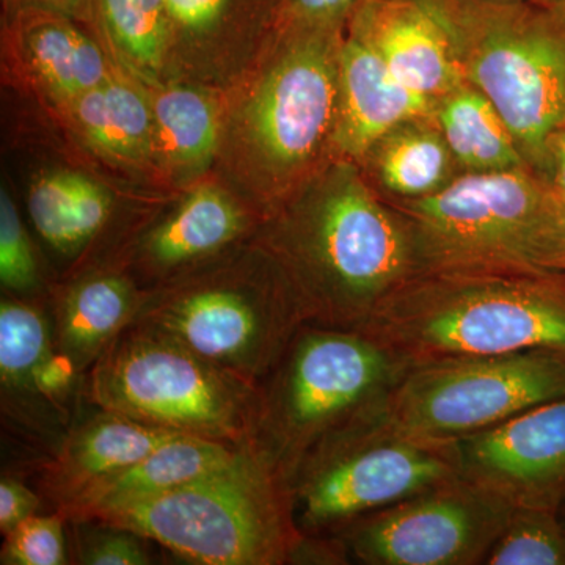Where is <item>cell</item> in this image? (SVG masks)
<instances>
[{
  "instance_id": "ba28073f",
  "label": "cell",
  "mask_w": 565,
  "mask_h": 565,
  "mask_svg": "<svg viewBox=\"0 0 565 565\" xmlns=\"http://www.w3.org/2000/svg\"><path fill=\"white\" fill-rule=\"evenodd\" d=\"M81 393L99 411L243 446L250 437L256 386L132 323L85 373Z\"/></svg>"
},
{
  "instance_id": "484cf974",
  "label": "cell",
  "mask_w": 565,
  "mask_h": 565,
  "mask_svg": "<svg viewBox=\"0 0 565 565\" xmlns=\"http://www.w3.org/2000/svg\"><path fill=\"white\" fill-rule=\"evenodd\" d=\"M433 114L462 173L527 167L500 111L468 82L435 99Z\"/></svg>"
},
{
  "instance_id": "cb8c5ba5",
  "label": "cell",
  "mask_w": 565,
  "mask_h": 565,
  "mask_svg": "<svg viewBox=\"0 0 565 565\" xmlns=\"http://www.w3.org/2000/svg\"><path fill=\"white\" fill-rule=\"evenodd\" d=\"M356 166L386 202L427 199L462 174L433 111L394 126Z\"/></svg>"
},
{
  "instance_id": "ffe728a7",
  "label": "cell",
  "mask_w": 565,
  "mask_h": 565,
  "mask_svg": "<svg viewBox=\"0 0 565 565\" xmlns=\"http://www.w3.org/2000/svg\"><path fill=\"white\" fill-rule=\"evenodd\" d=\"M178 433L99 411L71 427L40 471L39 493L55 511L131 467Z\"/></svg>"
},
{
  "instance_id": "603a6c76",
  "label": "cell",
  "mask_w": 565,
  "mask_h": 565,
  "mask_svg": "<svg viewBox=\"0 0 565 565\" xmlns=\"http://www.w3.org/2000/svg\"><path fill=\"white\" fill-rule=\"evenodd\" d=\"M236 448L193 435H174L152 449L150 455L99 482L58 512L68 522H77L98 519L107 512L151 500L214 470L226 462Z\"/></svg>"
},
{
  "instance_id": "f1b7e54d",
  "label": "cell",
  "mask_w": 565,
  "mask_h": 565,
  "mask_svg": "<svg viewBox=\"0 0 565 565\" xmlns=\"http://www.w3.org/2000/svg\"><path fill=\"white\" fill-rule=\"evenodd\" d=\"M73 526L71 564L82 565H148L152 556L150 539L128 527L111 525L102 520H77Z\"/></svg>"
},
{
  "instance_id": "d6a6232c",
  "label": "cell",
  "mask_w": 565,
  "mask_h": 565,
  "mask_svg": "<svg viewBox=\"0 0 565 565\" xmlns=\"http://www.w3.org/2000/svg\"><path fill=\"white\" fill-rule=\"evenodd\" d=\"M114 206V195L106 185L79 173L71 212V255L82 250L106 228Z\"/></svg>"
},
{
  "instance_id": "d6986e66",
  "label": "cell",
  "mask_w": 565,
  "mask_h": 565,
  "mask_svg": "<svg viewBox=\"0 0 565 565\" xmlns=\"http://www.w3.org/2000/svg\"><path fill=\"white\" fill-rule=\"evenodd\" d=\"M434 106V99L405 87L370 47L344 32L338 77L334 159L359 163L374 141L390 129L430 114Z\"/></svg>"
},
{
  "instance_id": "e0dca14e",
  "label": "cell",
  "mask_w": 565,
  "mask_h": 565,
  "mask_svg": "<svg viewBox=\"0 0 565 565\" xmlns=\"http://www.w3.org/2000/svg\"><path fill=\"white\" fill-rule=\"evenodd\" d=\"M81 22L55 11L25 9L7 14V51L22 77L57 109L110 79L111 66Z\"/></svg>"
},
{
  "instance_id": "f546056e",
  "label": "cell",
  "mask_w": 565,
  "mask_h": 565,
  "mask_svg": "<svg viewBox=\"0 0 565 565\" xmlns=\"http://www.w3.org/2000/svg\"><path fill=\"white\" fill-rule=\"evenodd\" d=\"M79 173L54 170L33 181L28 210L41 239L55 252L71 255L70 225Z\"/></svg>"
},
{
  "instance_id": "3957f363",
  "label": "cell",
  "mask_w": 565,
  "mask_h": 565,
  "mask_svg": "<svg viewBox=\"0 0 565 565\" xmlns=\"http://www.w3.org/2000/svg\"><path fill=\"white\" fill-rule=\"evenodd\" d=\"M363 332L414 363L533 351L565 356V273L419 275L381 305Z\"/></svg>"
},
{
  "instance_id": "7a4b0ae2",
  "label": "cell",
  "mask_w": 565,
  "mask_h": 565,
  "mask_svg": "<svg viewBox=\"0 0 565 565\" xmlns=\"http://www.w3.org/2000/svg\"><path fill=\"white\" fill-rule=\"evenodd\" d=\"M345 29H275L225 98L226 173L262 218L333 161Z\"/></svg>"
},
{
  "instance_id": "4316f807",
  "label": "cell",
  "mask_w": 565,
  "mask_h": 565,
  "mask_svg": "<svg viewBox=\"0 0 565 565\" xmlns=\"http://www.w3.org/2000/svg\"><path fill=\"white\" fill-rule=\"evenodd\" d=\"M96 18L122 73L143 85L167 82L172 22L166 0H96Z\"/></svg>"
},
{
  "instance_id": "f35d334b",
  "label": "cell",
  "mask_w": 565,
  "mask_h": 565,
  "mask_svg": "<svg viewBox=\"0 0 565 565\" xmlns=\"http://www.w3.org/2000/svg\"><path fill=\"white\" fill-rule=\"evenodd\" d=\"M557 512H559L561 519H563V522L565 523V501L561 504L559 511Z\"/></svg>"
},
{
  "instance_id": "4fadbf2b",
  "label": "cell",
  "mask_w": 565,
  "mask_h": 565,
  "mask_svg": "<svg viewBox=\"0 0 565 565\" xmlns=\"http://www.w3.org/2000/svg\"><path fill=\"white\" fill-rule=\"evenodd\" d=\"M457 475L515 508L559 511L565 501V396L451 441Z\"/></svg>"
},
{
  "instance_id": "5b68a950",
  "label": "cell",
  "mask_w": 565,
  "mask_h": 565,
  "mask_svg": "<svg viewBox=\"0 0 565 565\" xmlns=\"http://www.w3.org/2000/svg\"><path fill=\"white\" fill-rule=\"evenodd\" d=\"M134 323L258 386L307 319L280 266L250 239L148 289Z\"/></svg>"
},
{
  "instance_id": "8992f818",
  "label": "cell",
  "mask_w": 565,
  "mask_h": 565,
  "mask_svg": "<svg viewBox=\"0 0 565 565\" xmlns=\"http://www.w3.org/2000/svg\"><path fill=\"white\" fill-rule=\"evenodd\" d=\"M444 31L460 76L482 93L541 177L565 126V7L550 0H418Z\"/></svg>"
},
{
  "instance_id": "1f68e13d",
  "label": "cell",
  "mask_w": 565,
  "mask_h": 565,
  "mask_svg": "<svg viewBox=\"0 0 565 565\" xmlns=\"http://www.w3.org/2000/svg\"><path fill=\"white\" fill-rule=\"evenodd\" d=\"M65 525L62 512L29 516L9 534L3 535L0 550L2 565H65L71 564L66 552Z\"/></svg>"
},
{
  "instance_id": "5bb4252c",
  "label": "cell",
  "mask_w": 565,
  "mask_h": 565,
  "mask_svg": "<svg viewBox=\"0 0 565 565\" xmlns=\"http://www.w3.org/2000/svg\"><path fill=\"white\" fill-rule=\"evenodd\" d=\"M77 373L54 340L51 311L40 300L3 296L0 302L2 415L39 437L62 433L71 399L82 392Z\"/></svg>"
},
{
  "instance_id": "e575fe53",
  "label": "cell",
  "mask_w": 565,
  "mask_h": 565,
  "mask_svg": "<svg viewBox=\"0 0 565 565\" xmlns=\"http://www.w3.org/2000/svg\"><path fill=\"white\" fill-rule=\"evenodd\" d=\"M43 497L13 476L0 479V533L9 534L29 516L39 514Z\"/></svg>"
},
{
  "instance_id": "44dd1931",
  "label": "cell",
  "mask_w": 565,
  "mask_h": 565,
  "mask_svg": "<svg viewBox=\"0 0 565 565\" xmlns=\"http://www.w3.org/2000/svg\"><path fill=\"white\" fill-rule=\"evenodd\" d=\"M148 289L118 264L88 270L55 289L51 319L58 351L85 375L139 316Z\"/></svg>"
},
{
  "instance_id": "ab89813d",
  "label": "cell",
  "mask_w": 565,
  "mask_h": 565,
  "mask_svg": "<svg viewBox=\"0 0 565 565\" xmlns=\"http://www.w3.org/2000/svg\"><path fill=\"white\" fill-rule=\"evenodd\" d=\"M550 2L559 3V6L565 7V0H550Z\"/></svg>"
},
{
  "instance_id": "ac0fdd59",
  "label": "cell",
  "mask_w": 565,
  "mask_h": 565,
  "mask_svg": "<svg viewBox=\"0 0 565 565\" xmlns=\"http://www.w3.org/2000/svg\"><path fill=\"white\" fill-rule=\"evenodd\" d=\"M345 32L370 47L405 87L434 102L463 81L444 31L418 0H363Z\"/></svg>"
},
{
  "instance_id": "6da1fadb",
  "label": "cell",
  "mask_w": 565,
  "mask_h": 565,
  "mask_svg": "<svg viewBox=\"0 0 565 565\" xmlns=\"http://www.w3.org/2000/svg\"><path fill=\"white\" fill-rule=\"evenodd\" d=\"M291 282L305 319L363 330L405 282L427 273L414 223L333 159L264 217L252 237Z\"/></svg>"
},
{
  "instance_id": "30bf717a",
  "label": "cell",
  "mask_w": 565,
  "mask_h": 565,
  "mask_svg": "<svg viewBox=\"0 0 565 565\" xmlns=\"http://www.w3.org/2000/svg\"><path fill=\"white\" fill-rule=\"evenodd\" d=\"M457 476L451 444L405 434L382 408L319 445L286 487L300 533L334 535Z\"/></svg>"
},
{
  "instance_id": "8d00e7d4",
  "label": "cell",
  "mask_w": 565,
  "mask_h": 565,
  "mask_svg": "<svg viewBox=\"0 0 565 565\" xmlns=\"http://www.w3.org/2000/svg\"><path fill=\"white\" fill-rule=\"evenodd\" d=\"M552 192L565 203V126L546 140L544 170L541 174Z\"/></svg>"
},
{
  "instance_id": "9c48e42d",
  "label": "cell",
  "mask_w": 565,
  "mask_h": 565,
  "mask_svg": "<svg viewBox=\"0 0 565 565\" xmlns=\"http://www.w3.org/2000/svg\"><path fill=\"white\" fill-rule=\"evenodd\" d=\"M388 203L414 223L426 274L550 270L563 202L527 167L462 173L433 196Z\"/></svg>"
},
{
  "instance_id": "836d02e7",
  "label": "cell",
  "mask_w": 565,
  "mask_h": 565,
  "mask_svg": "<svg viewBox=\"0 0 565 565\" xmlns=\"http://www.w3.org/2000/svg\"><path fill=\"white\" fill-rule=\"evenodd\" d=\"M363 0H274L275 29H345Z\"/></svg>"
},
{
  "instance_id": "7402d4cb",
  "label": "cell",
  "mask_w": 565,
  "mask_h": 565,
  "mask_svg": "<svg viewBox=\"0 0 565 565\" xmlns=\"http://www.w3.org/2000/svg\"><path fill=\"white\" fill-rule=\"evenodd\" d=\"M143 87L154 118L156 167L178 181L210 169L221 154L225 98L215 88L184 81Z\"/></svg>"
},
{
  "instance_id": "9a60e30c",
  "label": "cell",
  "mask_w": 565,
  "mask_h": 565,
  "mask_svg": "<svg viewBox=\"0 0 565 565\" xmlns=\"http://www.w3.org/2000/svg\"><path fill=\"white\" fill-rule=\"evenodd\" d=\"M262 221L237 193L202 182L170 214L141 233L117 264L141 288H158L247 243Z\"/></svg>"
},
{
  "instance_id": "83f0119b",
  "label": "cell",
  "mask_w": 565,
  "mask_h": 565,
  "mask_svg": "<svg viewBox=\"0 0 565 565\" xmlns=\"http://www.w3.org/2000/svg\"><path fill=\"white\" fill-rule=\"evenodd\" d=\"M486 565H565V523L559 512L515 508Z\"/></svg>"
},
{
  "instance_id": "d4e9b609",
  "label": "cell",
  "mask_w": 565,
  "mask_h": 565,
  "mask_svg": "<svg viewBox=\"0 0 565 565\" xmlns=\"http://www.w3.org/2000/svg\"><path fill=\"white\" fill-rule=\"evenodd\" d=\"M58 110L82 139L109 161L131 169L156 167L150 98L143 85L129 74L117 71Z\"/></svg>"
},
{
  "instance_id": "7c38bea8",
  "label": "cell",
  "mask_w": 565,
  "mask_h": 565,
  "mask_svg": "<svg viewBox=\"0 0 565 565\" xmlns=\"http://www.w3.org/2000/svg\"><path fill=\"white\" fill-rule=\"evenodd\" d=\"M514 509L500 494L457 476L334 535L353 563L481 565Z\"/></svg>"
},
{
  "instance_id": "277c9868",
  "label": "cell",
  "mask_w": 565,
  "mask_h": 565,
  "mask_svg": "<svg viewBox=\"0 0 565 565\" xmlns=\"http://www.w3.org/2000/svg\"><path fill=\"white\" fill-rule=\"evenodd\" d=\"M414 364L363 330L303 323L256 386L248 445L288 486L319 445L385 408Z\"/></svg>"
},
{
  "instance_id": "d590c367",
  "label": "cell",
  "mask_w": 565,
  "mask_h": 565,
  "mask_svg": "<svg viewBox=\"0 0 565 565\" xmlns=\"http://www.w3.org/2000/svg\"><path fill=\"white\" fill-rule=\"evenodd\" d=\"M7 14L18 10L39 9L65 14L77 22H93L96 18V0H3Z\"/></svg>"
},
{
  "instance_id": "8fae6325",
  "label": "cell",
  "mask_w": 565,
  "mask_h": 565,
  "mask_svg": "<svg viewBox=\"0 0 565 565\" xmlns=\"http://www.w3.org/2000/svg\"><path fill=\"white\" fill-rule=\"evenodd\" d=\"M565 396V356L533 351L415 363L385 414L405 434L451 444Z\"/></svg>"
},
{
  "instance_id": "74e56055",
  "label": "cell",
  "mask_w": 565,
  "mask_h": 565,
  "mask_svg": "<svg viewBox=\"0 0 565 565\" xmlns=\"http://www.w3.org/2000/svg\"><path fill=\"white\" fill-rule=\"evenodd\" d=\"M548 269L565 273V203L561 206L555 234H553L552 248H550Z\"/></svg>"
},
{
  "instance_id": "2e32d148",
  "label": "cell",
  "mask_w": 565,
  "mask_h": 565,
  "mask_svg": "<svg viewBox=\"0 0 565 565\" xmlns=\"http://www.w3.org/2000/svg\"><path fill=\"white\" fill-rule=\"evenodd\" d=\"M172 22L170 81L230 88L275 31L273 0H166Z\"/></svg>"
},
{
  "instance_id": "52a82bcc",
  "label": "cell",
  "mask_w": 565,
  "mask_h": 565,
  "mask_svg": "<svg viewBox=\"0 0 565 565\" xmlns=\"http://www.w3.org/2000/svg\"><path fill=\"white\" fill-rule=\"evenodd\" d=\"M93 520L199 565L292 564L303 539L288 487L248 444L188 484Z\"/></svg>"
},
{
  "instance_id": "4dcf8cb0",
  "label": "cell",
  "mask_w": 565,
  "mask_h": 565,
  "mask_svg": "<svg viewBox=\"0 0 565 565\" xmlns=\"http://www.w3.org/2000/svg\"><path fill=\"white\" fill-rule=\"evenodd\" d=\"M0 282L11 296H29L40 288L35 248L6 188L0 191Z\"/></svg>"
}]
</instances>
